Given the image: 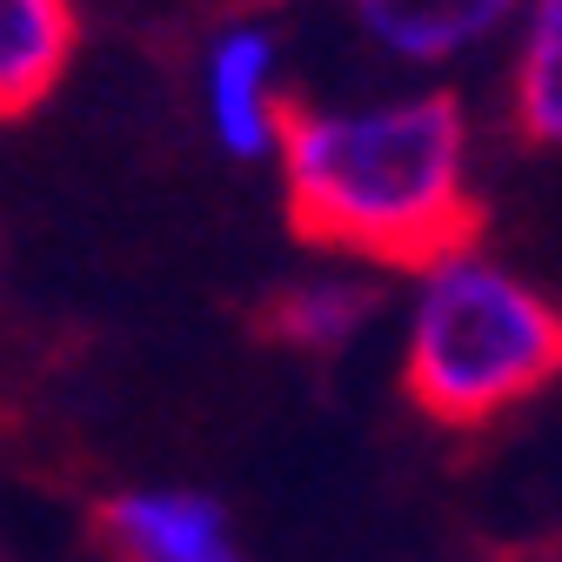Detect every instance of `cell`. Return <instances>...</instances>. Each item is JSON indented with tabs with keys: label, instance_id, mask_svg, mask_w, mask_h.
I'll list each match as a JSON object with an SVG mask.
<instances>
[{
	"label": "cell",
	"instance_id": "277c9868",
	"mask_svg": "<svg viewBox=\"0 0 562 562\" xmlns=\"http://www.w3.org/2000/svg\"><path fill=\"white\" fill-rule=\"evenodd\" d=\"M356 34L402 75H442V67L475 60L482 47H496L522 0H341Z\"/></svg>",
	"mask_w": 562,
	"mask_h": 562
},
{
	"label": "cell",
	"instance_id": "5b68a950",
	"mask_svg": "<svg viewBox=\"0 0 562 562\" xmlns=\"http://www.w3.org/2000/svg\"><path fill=\"white\" fill-rule=\"evenodd\" d=\"M101 542L114 562H248L228 509L188 482H140L101 503Z\"/></svg>",
	"mask_w": 562,
	"mask_h": 562
},
{
	"label": "cell",
	"instance_id": "7a4b0ae2",
	"mask_svg": "<svg viewBox=\"0 0 562 562\" xmlns=\"http://www.w3.org/2000/svg\"><path fill=\"white\" fill-rule=\"evenodd\" d=\"M562 375V302L522 268L462 241L415 268L402 389L436 429H482Z\"/></svg>",
	"mask_w": 562,
	"mask_h": 562
},
{
	"label": "cell",
	"instance_id": "ba28073f",
	"mask_svg": "<svg viewBox=\"0 0 562 562\" xmlns=\"http://www.w3.org/2000/svg\"><path fill=\"white\" fill-rule=\"evenodd\" d=\"M509 114L522 140L562 148V0H522L509 54Z\"/></svg>",
	"mask_w": 562,
	"mask_h": 562
},
{
	"label": "cell",
	"instance_id": "52a82bcc",
	"mask_svg": "<svg viewBox=\"0 0 562 562\" xmlns=\"http://www.w3.org/2000/svg\"><path fill=\"white\" fill-rule=\"evenodd\" d=\"M75 0H0V121L34 114L75 67Z\"/></svg>",
	"mask_w": 562,
	"mask_h": 562
},
{
	"label": "cell",
	"instance_id": "8992f818",
	"mask_svg": "<svg viewBox=\"0 0 562 562\" xmlns=\"http://www.w3.org/2000/svg\"><path fill=\"white\" fill-rule=\"evenodd\" d=\"M382 315V289L369 268H322V274H295L281 281L261 308V335L295 348V356H341L348 341H362L369 322Z\"/></svg>",
	"mask_w": 562,
	"mask_h": 562
},
{
	"label": "cell",
	"instance_id": "6da1fadb",
	"mask_svg": "<svg viewBox=\"0 0 562 562\" xmlns=\"http://www.w3.org/2000/svg\"><path fill=\"white\" fill-rule=\"evenodd\" d=\"M274 175L289 228L335 261L415 274L475 241V121L436 81L295 101Z\"/></svg>",
	"mask_w": 562,
	"mask_h": 562
},
{
	"label": "cell",
	"instance_id": "3957f363",
	"mask_svg": "<svg viewBox=\"0 0 562 562\" xmlns=\"http://www.w3.org/2000/svg\"><path fill=\"white\" fill-rule=\"evenodd\" d=\"M194 108L207 140L228 161H274L281 134L295 121L289 101V47H281L274 21L241 14L207 34L201 67H194Z\"/></svg>",
	"mask_w": 562,
	"mask_h": 562
}]
</instances>
